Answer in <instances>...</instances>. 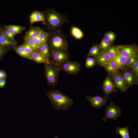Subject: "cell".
I'll use <instances>...</instances> for the list:
<instances>
[{"mask_svg": "<svg viewBox=\"0 0 138 138\" xmlns=\"http://www.w3.org/2000/svg\"><path fill=\"white\" fill-rule=\"evenodd\" d=\"M44 16L45 25L49 31L53 32L60 30L63 24L69 23L66 16L53 8L47 9L43 11Z\"/></svg>", "mask_w": 138, "mask_h": 138, "instance_id": "cell-1", "label": "cell"}, {"mask_svg": "<svg viewBox=\"0 0 138 138\" xmlns=\"http://www.w3.org/2000/svg\"><path fill=\"white\" fill-rule=\"evenodd\" d=\"M50 100L53 109L56 110L66 111L73 104V100L61 92L59 89H50L46 94Z\"/></svg>", "mask_w": 138, "mask_h": 138, "instance_id": "cell-2", "label": "cell"}, {"mask_svg": "<svg viewBox=\"0 0 138 138\" xmlns=\"http://www.w3.org/2000/svg\"><path fill=\"white\" fill-rule=\"evenodd\" d=\"M49 33L47 42L50 51L68 50L67 42L65 34L61 30Z\"/></svg>", "mask_w": 138, "mask_h": 138, "instance_id": "cell-3", "label": "cell"}, {"mask_svg": "<svg viewBox=\"0 0 138 138\" xmlns=\"http://www.w3.org/2000/svg\"><path fill=\"white\" fill-rule=\"evenodd\" d=\"M60 71L58 66L50 63L44 64V72L47 84L54 89L58 83Z\"/></svg>", "mask_w": 138, "mask_h": 138, "instance_id": "cell-4", "label": "cell"}, {"mask_svg": "<svg viewBox=\"0 0 138 138\" xmlns=\"http://www.w3.org/2000/svg\"><path fill=\"white\" fill-rule=\"evenodd\" d=\"M69 59L68 50L50 51L49 61L53 65L58 66Z\"/></svg>", "mask_w": 138, "mask_h": 138, "instance_id": "cell-5", "label": "cell"}, {"mask_svg": "<svg viewBox=\"0 0 138 138\" xmlns=\"http://www.w3.org/2000/svg\"><path fill=\"white\" fill-rule=\"evenodd\" d=\"M105 115L102 119L105 122L108 119L117 120L118 118L121 116L122 111L118 106L116 105L113 102L110 103L105 109Z\"/></svg>", "mask_w": 138, "mask_h": 138, "instance_id": "cell-6", "label": "cell"}, {"mask_svg": "<svg viewBox=\"0 0 138 138\" xmlns=\"http://www.w3.org/2000/svg\"><path fill=\"white\" fill-rule=\"evenodd\" d=\"M60 70H63L72 75H77L80 70V65L77 61H67L58 66Z\"/></svg>", "mask_w": 138, "mask_h": 138, "instance_id": "cell-7", "label": "cell"}, {"mask_svg": "<svg viewBox=\"0 0 138 138\" xmlns=\"http://www.w3.org/2000/svg\"><path fill=\"white\" fill-rule=\"evenodd\" d=\"M102 90L105 95V97L107 100L111 94L118 91L114 86L111 76L108 74H107L105 78L102 85Z\"/></svg>", "mask_w": 138, "mask_h": 138, "instance_id": "cell-8", "label": "cell"}, {"mask_svg": "<svg viewBox=\"0 0 138 138\" xmlns=\"http://www.w3.org/2000/svg\"><path fill=\"white\" fill-rule=\"evenodd\" d=\"M119 73L122 75L129 88L133 87L134 84L138 85V76L135 75L130 68L122 70Z\"/></svg>", "mask_w": 138, "mask_h": 138, "instance_id": "cell-9", "label": "cell"}, {"mask_svg": "<svg viewBox=\"0 0 138 138\" xmlns=\"http://www.w3.org/2000/svg\"><path fill=\"white\" fill-rule=\"evenodd\" d=\"M116 46L119 52L123 56L127 57L134 54L138 53V46L135 44L119 45Z\"/></svg>", "mask_w": 138, "mask_h": 138, "instance_id": "cell-10", "label": "cell"}, {"mask_svg": "<svg viewBox=\"0 0 138 138\" xmlns=\"http://www.w3.org/2000/svg\"><path fill=\"white\" fill-rule=\"evenodd\" d=\"M115 87L122 92L126 91L129 88L122 75L119 72L111 76Z\"/></svg>", "mask_w": 138, "mask_h": 138, "instance_id": "cell-11", "label": "cell"}, {"mask_svg": "<svg viewBox=\"0 0 138 138\" xmlns=\"http://www.w3.org/2000/svg\"><path fill=\"white\" fill-rule=\"evenodd\" d=\"M86 98L93 108L97 109L100 108L103 106H105L107 100L105 97H101L98 95L94 97L87 96H86Z\"/></svg>", "mask_w": 138, "mask_h": 138, "instance_id": "cell-12", "label": "cell"}, {"mask_svg": "<svg viewBox=\"0 0 138 138\" xmlns=\"http://www.w3.org/2000/svg\"><path fill=\"white\" fill-rule=\"evenodd\" d=\"M103 67L110 76L119 73L120 70L117 64L112 60L108 61Z\"/></svg>", "mask_w": 138, "mask_h": 138, "instance_id": "cell-13", "label": "cell"}, {"mask_svg": "<svg viewBox=\"0 0 138 138\" xmlns=\"http://www.w3.org/2000/svg\"><path fill=\"white\" fill-rule=\"evenodd\" d=\"M28 59L38 63H50L49 60L45 56L38 52H34L29 55Z\"/></svg>", "mask_w": 138, "mask_h": 138, "instance_id": "cell-14", "label": "cell"}, {"mask_svg": "<svg viewBox=\"0 0 138 138\" xmlns=\"http://www.w3.org/2000/svg\"><path fill=\"white\" fill-rule=\"evenodd\" d=\"M97 64L102 67L109 61L112 60V58L106 54L100 52L97 55L93 57Z\"/></svg>", "mask_w": 138, "mask_h": 138, "instance_id": "cell-15", "label": "cell"}, {"mask_svg": "<svg viewBox=\"0 0 138 138\" xmlns=\"http://www.w3.org/2000/svg\"><path fill=\"white\" fill-rule=\"evenodd\" d=\"M29 19L31 24L36 22H42L45 25L44 16L42 12L38 11L33 12L30 16Z\"/></svg>", "mask_w": 138, "mask_h": 138, "instance_id": "cell-16", "label": "cell"}, {"mask_svg": "<svg viewBox=\"0 0 138 138\" xmlns=\"http://www.w3.org/2000/svg\"><path fill=\"white\" fill-rule=\"evenodd\" d=\"M2 30L0 32V46L11 47L13 49L16 47L17 42H14L8 38L3 33Z\"/></svg>", "mask_w": 138, "mask_h": 138, "instance_id": "cell-17", "label": "cell"}, {"mask_svg": "<svg viewBox=\"0 0 138 138\" xmlns=\"http://www.w3.org/2000/svg\"><path fill=\"white\" fill-rule=\"evenodd\" d=\"M128 57L123 56L118 52L112 60L117 64L120 70H124V66Z\"/></svg>", "mask_w": 138, "mask_h": 138, "instance_id": "cell-18", "label": "cell"}, {"mask_svg": "<svg viewBox=\"0 0 138 138\" xmlns=\"http://www.w3.org/2000/svg\"><path fill=\"white\" fill-rule=\"evenodd\" d=\"M138 61V53L134 54L128 57L124 65V70L130 68Z\"/></svg>", "mask_w": 138, "mask_h": 138, "instance_id": "cell-19", "label": "cell"}, {"mask_svg": "<svg viewBox=\"0 0 138 138\" xmlns=\"http://www.w3.org/2000/svg\"><path fill=\"white\" fill-rule=\"evenodd\" d=\"M41 29L39 27H34L31 26L25 34L28 37L33 39L37 37Z\"/></svg>", "mask_w": 138, "mask_h": 138, "instance_id": "cell-20", "label": "cell"}, {"mask_svg": "<svg viewBox=\"0 0 138 138\" xmlns=\"http://www.w3.org/2000/svg\"><path fill=\"white\" fill-rule=\"evenodd\" d=\"M129 126L124 127H117L116 130V133L118 135H120L122 138H130Z\"/></svg>", "mask_w": 138, "mask_h": 138, "instance_id": "cell-21", "label": "cell"}, {"mask_svg": "<svg viewBox=\"0 0 138 138\" xmlns=\"http://www.w3.org/2000/svg\"><path fill=\"white\" fill-rule=\"evenodd\" d=\"M38 52L43 55L49 61L50 51L47 42L41 44L39 47Z\"/></svg>", "mask_w": 138, "mask_h": 138, "instance_id": "cell-22", "label": "cell"}, {"mask_svg": "<svg viewBox=\"0 0 138 138\" xmlns=\"http://www.w3.org/2000/svg\"><path fill=\"white\" fill-rule=\"evenodd\" d=\"M5 26L12 31L15 35L21 33L26 29L25 27L20 25H10Z\"/></svg>", "mask_w": 138, "mask_h": 138, "instance_id": "cell-23", "label": "cell"}, {"mask_svg": "<svg viewBox=\"0 0 138 138\" xmlns=\"http://www.w3.org/2000/svg\"><path fill=\"white\" fill-rule=\"evenodd\" d=\"M19 56L25 59H28L29 55L26 52L22 44L13 48Z\"/></svg>", "mask_w": 138, "mask_h": 138, "instance_id": "cell-24", "label": "cell"}, {"mask_svg": "<svg viewBox=\"0 0 138 138\" xmlns=\"http://www.w3.org/2000/svg\"><path fill=\"white\" fill-rule=\"evenodd\" d=\"M71 33L72 35L77 39H82L83 36L82 31L78 28L72 26L71 29Z\"/></svg>", "mask_w": 138, "mask_h": 138, "instance_id": "cell-25", "label": "cell"}, {"mask_svg": "<svg viewBox=\"0 0 138 138\" xmlns=\"http://www.w3.org/2000/svg\"><path fill=\"white\" fill-rule=\"evenodd\" d=\"M101 51L107 54L112 60L118 51L116 46H112L105 50H101Z\"/></svg>", "mask_w": 138, "mask_h": 138, "instance_id": "cell-26", "label": "cell"}, {"mask_svg": "<svg viewBox=\"0 0 138 138\" xmlns=\"http://www.w3.org/2000/svg\"><path fill=\"white\" fill-rule=\"evenodd\" d=\"M49 35V32H46L41 29L37 37L41 44H42L47 42Z\"/></svg>", "mask_w": 138, "mask_h": 138, "instance_id": "cell-27", "label": "cell"}, {"mask_svg": "<svg viewBox=\"0 0 138 138\" xmlns=\"http://www.w3.org/2000/svg\"><path fill=\"white\" fill-rule=\"evenodd\" d=\"M100 51L99 45L94 44L90 49L87 56L93 57L98 54Z\"/></svg>", "mask_w": 138, "mask_h": 138, "instance_id": "cell-28", "label": "cell"}, {"mask_svg": "<svg viewBox=\"0 0 138 138\" xmlns=\"http://www.w3.org/2000/svg\"><path fill=\"white\" fill-rule=\"evenodd\" d=\"M23 38L24 41L26 42L30 45L34 52H38L39 47L35 43L33 39L28 37L25 34Z\"/></svg>", "mask_w": 138, "mask_h": 138, "instance_id": "cell-29", "label": "cell"}, {"mask_svg": "<svg viewBox=\"0 0 138 138\" xmlns=\"http://www.w3.org/2000/svg\"><path fill=\"white\" fill-rule=\"evenodd\" d=\"M97 64L95 59L93 57H87L85 64V67L88 68H91Z\"/></svg>", "mask_w": 138, "mask_h": 138, "instance_id": "cell-30", "label": "cell"}, {"mask_svg": "<svg viewBox=\"0 0 138 138\" xmlns=\"http://www.w3.org/2000/svg\"><path fill=\"white\" fill-rule=\"evenodd\" d=\"M112 43L108 41L104 37L100 43L99 45L101 50H103L112 46Z\"/></svg>", "mask_w": 138, "mask_h": 138, "instance_id": "cell-31", "label": "cell"}, {"mask_svg": "<svg viewBox=\"0 0 138 138\" xmlns=\"http://www.w3.org/2000/svg\"><path fill=\"white\" fill-rule=\"evenodd\" d=\"M105 37L108 41L112 43L115 39L116 35L112 32H108L105 34Z\"/></svg>", "mask_w": 138, "mask_h": 138, "instance_id": "cell-32", "label": "cell"}, {"mask_svg": "<svg viewBox=\"0 0 138 138\" xmlns=\"http://www.w3.org/2000/svg\"><path fill=\"white\" fill-rule=\"evenodd\" d=\"M12 49L11 47L0 46V61L4 55Z\"/></svg>", "mask_w": 138, "mask_h": 138, "instance_id": "cell-33", "label": "cell"}, {"mask_svg": "<svg viewBox=\"0 0 138 138\" xmlns=\"http://www.w3.org/2000/svg\"><path fill=\"white\" fill-rule=\"evenodd\" d=\"M22 44L26 52L29 55L34 52L32 47L26 42L24 41V43Z\"/></svg>", "mask_w": 138, "mask_h": 138, "instance_id": "cell-34", "label": "cell"}, {"mask_svg": "<svg viewBox=\"0 0 138 138\" xmlns=\"http://www.w3.org/2000/svg\"><path fill=\"white\" fill-rule=\"evenodd\" d=\"M130 69L135 75L138 76V61Z\"/></svg>", "mask_w": 138, "mask_h": 138, "instance_id": "cell-35", "label": "cell"}, {"mask_svg": "<svg viewBox=\"0 0 138 138\" xmlns=\"http://www.w3.org/2000/svg\"><path fill=\"white\" fill-rule=\"evenodd\" d=\"M6 83V79L3 78L0 79V88H3L5 85Z\"/></svg>", "mask_w": 138, "mask_h": 138, "instance_id": "cell-36", "label": "cell"}, {"mask_svg": "<svg viewBox=\"0 0 138 138\" xmlns=\"http://www.w3.org/2000/svg\"><path fill=\"white\" fill-rule=\"evenodd\" d=\"M33 39L35 43L39 47L41 44H42L37 38V37L34 38Z\"/></svg>", "mask_w": 138, "mask_h": 138, "instance_id": "cell-37", "label": "cell"}, {"mask_svg": "<svg viewBox=\"0 0 138 138\" xmlns=\"http://www.w3.org/2000/svg\"><path fill=\"white\" fill-rule=\"evenodd\" d=\"M0 75L1 76H4L6 78L7 77L6 73L3 70L1 69L0 70Z\"/></svg>", "mask_w": 138, "mask_h": 138, "instance_id": "cell-38", "label": "cell"}, {"mask_svg": "<svg viewBox=\"0 0 138 138\" xmlns=\"http://www.w3.org/2000/svg\"><path fill=\"white\" fill-rule=\"evenodd\" d=\"M3 27H2V26L0 25V32L2 31Z\"/></svg>", "mask_w": 138, "mask_h": 138, "instance_id": "cell-39", "label": "cell"}, {"mask_svg": "<svg viewBox=\"0 0 138 138\" xmlns=\"http://www.w3.org/2000/svg\"><path fill=\"white\" fill-rule=\"evenodd\" d=\"M3 78H5L4 77L1 76L0 75V79H3Z\"/></svg>", "mask_w": 138, "mask_h": 138, "instance_id": "cell-40", "label": "cell"}, {"mask_svg": "<svg viewBox=\"0 0 138 138\" xmlns=\"http://www.w3.org/2000/svg\"><path fill=\"white\" fill-rule=\"evenodd\" d=\"M54 138H58L57 137H54Z\"/></svg>", "mask_w": 138, "mask_h": 138, "instance_id": "cell-41", "label": "cell"}]
</instances>
